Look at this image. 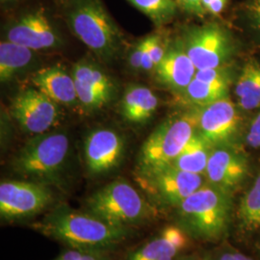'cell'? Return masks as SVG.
Here are the masks:
<instances>
[{
    "label": "cell",
    "instance_id": "6da1fadb",
    "mask_svg": "<svg viewBox=\"0 0 260 260\" xmlns=\"http://www.w3.org/2000/svg\"><path fill=\"white\" fill-rule=\"evenodd\" d=\"M32 228L71 249L109 251L129 237L130 229L108 223L88 211L57 206Z\"/></svg>",
    "mask_w": 260,
    "mask_h": 260
},
{
    "label": "cell",
    "instance_id": "7a4b0ae2",
    "mask_svg": "<svg viewBox=\"0 0 260 260\" xmlns=\"http://www.w3.org/2000/svg\"><path fill=\"white\" fill-rule=\"evenodd\" d=\"M231 214L229 192L212 184L202 186L177 206V215L186 233L204 241H217L223 237Z\"/></svg>",
    "mask_w": 260,
    "mask_h": 260
},
{
    "label": "cell",
    "instance_id": "3957f363",
    "mask_svg": "<svg viewBox=\"0 0 260 260\" xmlns=\"http://www.w3.org/2000/svg\"><path fill=\"white\" fill-rule=\"evenodd\" d=\"M85 210L108 223L130 229L151 221L154 205L124 180H115L89 196Z\"/></svg>",
    "mask_w": 260,
    "mask_h": 260
},
{
    "label": "cell",
    "instance_id": "277c9868",
    "mask_svg": "<svg viewBox=\"0 0 260 260\" xmlns=\"http://www.w3.org/2000/svg\"><path fill=\"white\" fill-rule=\"evenodd\" d=\"M198 113H187L160 124L142 146L138 173L171 165L198 131Z\"/></svg>",
    "mask_w": 260,
    "mask_h": 260
},
{
    "label": "cell",
    "instance_id": "5b68a950",
    "mask_svg": "<svg viewBox=\"0 0 260 260\" xmlns=\"http://www.w3.org/2000/svg\"><path fill=\"white\" fill-rule=\"evenodd\" d=\"M68 19L75 36L96 55L117 52L121 35L100 0H75Z\"/></svg>",
    "mask_w": 260,
    "mask_h": 260
},
{
    "label": "cell",
    "instance_id": "8992f818",
    "mask_svg": "<svg viewBox=\"0 0 260 260\" xmlns=\"http://www.w3.org/2000/svg\"><path fill=\"white\" fill-rule=\"evenodd\" d=\"M69 149L70 141L65 133L39 134L19 150L13 168L23 177L50 180L63 169Z\"/></svg>",
    "mask_w": 260,
    "mask_h": 260
},
{
    "label": "cell",
    "instance_id": "52a82bcc",
    "mask_svg": "<svg viewBox=\"0 0 260 260\" xmlns=\"http://www.w3.org/2000/svg\"><path fill=\"white\" fill-rule=\"evenodd\" d=\"M136 180L152 203L178 206L204 184L203 175L169 165L147 173H137Z\"/></svg>",
    "mask_w": 260,
    "mask_h": 260
},
{
    "label": "cell",
    "instance_id": "ba28073f",
    "mask_svg": "<svg viewBox=\"0 0 260 260\" xmlns=\"http://www.w3.org/2000/svg\"><path fill=\"white\" fill-rule=\"evenodd\" d=\"M52 202L51 190L43 183L9 180L0 184V216L6 221L34 217Z\"/></svg>",
    "mask_w": 260,
    "mask_h": 260
},
{
    "label": "cell",
    "instance_id": "9c48e42d",
    "mask_svg": "<svg viewBox=\"0 0 260 260\" xmlns=\"http://www.w3.org/2000/svg\"><path fill=\"white\" fill-rule=\"evenodd\" d=\"M12 114L23 129L36 135L46 133L58 119L56 103L36 88L28 89L15 98Z\"/></svg>",
    "mask_w": 260,
    "mask_h": 260
},
{
    "label": "cell",
    "instance_id": "30bf717a",
    "mask_svg": "<svg viewBox=\"0 0 260 260\" xmlns=\"http://www.w3.org/2000/svg\"><path fill=\"white\" fill-rule=\"evenodd\" d=\"M184 50L197 70L219 68L229 55V40L221 28L208 24L188 34Z\"/></svg>",
    "mask_w": 260,
    "mask_h": 260
},
{
    "label": "cell",
    "instance_id": "8fae6325",
    "mask_svg": "<svg viewBox=\"0 0 260 260\" xmlns=\"http://www.w3.org/2000/svg\"><path fill=\"white\" fill-rule=\"evenodd\" d=\"M124 151L121 136L110 129L93 131L85 141L84 153L88 171L93 175L107 173L117 167Z\"/></svg>",
    "mask_w": 260,
    "mask_h": 260
},
{
    "label": "cell",
    "instance_id": "7c38bea8",
    "mask_svg": "<svg viewBox=\"0 0 260 260\" xmlns=\"http://www.w3.org/2000/svg\"><path fill=\"white\" fill-rule=\"evenodd\" d=\"M239 123L233 102L226 98L204 106L199 113L198 132L212 147L230 139Z\"/></svg>",
    "mask_w": 260,
    "mask_h": 260
},
{
    "label": "cell",
    "instance_id": "4fadbf2b",
    "mask_svg": "<svg viewBox=\"0 0 260 260\" xmlns=\"http://www.w3.org/2000/svg\"><path fill=\"white\" fill-rule=\"evenodd\" d=\"M7 39L31 50L51 48L58 44L55 30L42 11L21 17L10 27Z\"/></svg>",
    "mask_w": 260,
    "mask_h": 260
},
{
    "label": "cell",
    "instance_id": "5bb4252c",
    "mask_svg": "<svg viewBox=\"0 0 260 260\" xmlns=\"http://www.w3.org/2000/svg\"><path fill=\"white\" fill-rule=\"evenodd\" d=\"M247 171L245 158L230 149H217L211 151L205 176L210 184L229 192L240 184Z\"/></svg>",
    "mask_w": 260,
    "mask_h": 260
},
{
    "label": "cell",
    "instance_id": "9a60e30c",
    "mask_svg": "<svg viewBox=\"0 0 260 260\" xmlns=\"http://www.w3.org/2000/svg\"><path fill=\"white\" fill-rule=\"evenodd\" d=\"M188 245L185 231L176 225H169L155 237L132 251L125 260H174Z\"/></svg>",
    "mask_w": 260,
    "mask_h": 260
},
{
    "label": "cell",
    "instance_id": "2e32d148",
    "mask_svg": "<svg viewBox=\"0 0 260 260\" xmlns=\"http://www.w3.org/2000/svg\"><path fill=\"white\" fill-rule=\"evenodd\" d=\"M36 89L46 94L56 104L69 105L77 100L75 79L59 66L38 71L32 78Z\"/></svg>",
    "mask_w": 260,
    "mask_h": 260
},
{
    "label": "cell",
    "instance_id": "e0dca14e",
    "mask_svg": "<svg viewBox=\"0 0 260 260\" xmlns=\"http://www.w3.org/2000/svg\"><path fill=\"white\" fill-rule=\"evenodd\" d=\"M155 74L162 83L174 89L185 90L195 78L197 68L184 49H170L155 67Z\"/></svg>",
    "mask_w": 260,
    "mask_h": 260
},
{
    "label": "cell",
    "instance_id": "ac0fdd59",
    "mask_svg": "<svg viewBox=\"0 0 260 260\" xmlns=\"http://www.w3.org/2000/svg\"><path fill=\"white\" fill-rule=\"evenodd\" d=\"M157 105V98L150 89L144 86H133L123 95L121 114L127 121L144 122L154 114Z\"/></svg>",
    "mask_w": 260,
    "mask_h": 260
},
{
    "label": "cell",
    "instance_id": "d6986e66",
    "mask_svg": "<svg viewBox=\"0 0 260 260\" xmlns=\"http://www.w3.org/2000/svg\"><path fill=\"white\" fill-rule=\"evenodd\" d=\"M211 146L197 131L171 166L198 175H205Z\"/></svg>",
    "mask_w": 260,
    "mask_h": 260
},
{
    "label": "cell",
    "instance_id": "ffe728a7",
    "mask_svg": "<svg viewBox=\"0 0 260 260\" xmlns=\"http://www.w3.org/2000/svg\"><path fill=\"white\" fill-rule=\"evenodd\" d=\"M239 104L245 110L255 109L260 105V64L251 61L245 66L235 88Z\"/></svg>",
    "mask_w": 260,
    "mask_h": 260
},
{
    "label": "cell",
    "instance_id": "44dd1931",
    "mask_svg": "<svg viewBox=\"0 0 260 260\" xmlns=\"http://www.w3.org/2000/svg\"><path fill=\"white\" fill-rule=\"evenodd\" d=\"M32 59L30 48L4 41L0 44V80L7 82L19 70L25 68Z\"/></svg>",
    "mask_w": 260,
    "mask_h": 260
},
{
    "label": "cell",
    "instance_id": "7402d4cb",
    "mask_svg": "<svg viewBox=\"0 0 260 260\" xmlns=\"http://www.w3.org/2000/svg\"><path fill=\"white\" fill-rule=\"evenodd\" d=\"M73 76L75 85L93 90L110 101L113 93V83L101 69L91 63L80 61L74 67Z\"/></svg>",
    "mask_w": 260,
    "mask_h": 260
},
{
    "label": "cell",
    "instance_id": "603a6c76",
    "mask_svg": "<svg viewBox=\"0 0 260 260\" xmlns=\"http://www.w3.org/2000/svg\"><path fill=\"white\" fill-rule=\"evenodd\" d=\"M238 219L243 231L254 232L260 229V175L242 199L238 209Z\"/></svg>",
    "mask_w": 260,
    "mask_h": 260
},
{
    "label": "cell",
    "instance_id": "cb8c5ba5",
    "mask_svg": "<svg viewBox=\"0 0 260 260\" xmlns=\"http://www.w3.org/2000/svg\"><path fill=\"white\" fill-rule=\"evenodd\" d=\"M135 8L149 17L155 24L161 25L173 19L177 13L175 0H127Z\"/></svg>",
    "mask_w": 260,
    "mask_h": 260
},
{
    "label": "cell",
    "instance_id": "d4e9b609",
    "mask_svg": "<svg viewBox=\"0 0 260 260\" xmlns=\"http://www.w3.org/2000/svg\"><path fill=\"white\" fill-rule=\"evenodd\" d=\"M185 90L187 96L191 102L204 107L223 99L228 88L206 83L194 78Z\"/></svg>",
    "mask_w": 260,
    "mask_h": 260
},
{
    "label": "cell",
    "instance_id": "484cf974",
    "mask_svg": "<svg viewBox=\"0 0 260 260\" xmlns=\"http://www.w3.org/2000/svg\"><path fill=\"white\" fill-rule=\"evenodd\" d=\"M105 251L70 249L54 260H110Z\"/></svg>",
    "mask_w": 260,
    "mask_h": 260
},
{
    "label": "cell",
    "instance_id": "4316f807",
    "mask_svg": "<svg viewBox=\"0 0 260 260\" xmlns=\"http://www.w3.org/2000/svg\"><path fill=\"white\" fill-rule=\"evenodd\" d=\"M196 79L206 83L217 85L228 88V78L223 71L219 68H210L204 70H197Z\"/></svg>",
    "mask_w": 260,
    "mask_h": 260
},
{
    "label": "cell",
    "instance_id": "83f0119b",
    "mask_svg": "<svg viewBox=\"0 0 260 260\" xmlns=\"http://www.w3.org/2000/svg\"><path fill=\"white\" fill-rule=\"evenodd\" d=\"M148 50H149V56L151 61L153 62L154 67L162 61L163 57L166 54V51L162 46V41L158 37L157 35H152L145 39Z\"/></svg>",
    "mask_w": 260,
    "mask_h": 260
},
{
    "label": "cell",
    "instance_id": "f1b7e54d",
    "mask_svg": "<svg viewBox=\"0 0 260 260\" xmlns=\"http://www.w3.org/2000/svg\"><path fill=\"white\" fill-rule=\"evenodd\" d=\"M177 5L189 14L203 17L205 10L203 7L202 0H177Z\"/></svg>",
    "mask_w": 260,
    "mask_h": 260
},
{
    "label": "cell",
    "instance_id": "f546056e",
    "mask_svg": "<svg viewBox=\"0 0 260 260\" xmlns=\"http://www.w3.org/2000/svg\"><path fill=\"white\" fill-rule=\"evenodd\" d=\"M247 142L252 148H260V113L251 123L247 136Z\"/></svg>",
    "mask_w": 260,
    "mask_h": 260
},
{
    "label": "cell",
    "instance_id": "4dcf8cb0",
    "mask_svg": "<svg viewBox=\"0 0 260 260\" xmlns=\"http://www.w3.org/2000/svg\"><path fill=\"white\" fill-rule=\"evenodd\" d=\"M202 4L205 12H209L213 15H219L223 12L225 6V0H202Z\"/></svg>",
    "mask_w": 260,
    "mask_h": 260
},
{
    "label": "cell",
    "instance_id": "1f68e13d",
    "mask_svg": "<svg viewBox=\"0 0 260 260\" xmlns=\"http://www.w3.org/2000/svg\"><path fill=\"white\" fill-rule=\"evenodd\" d=\"M142 56H143V45L141 41L130 54L129 62L132 68L136 70L142 69Z\"/></svg>",
    "mask_w": 260,
    "mask_h": 260
},
{
    "label": "cell",
    "instance_id": "d6a6232c",
    "mask_svg": "<svg viewBox=\"0 0 260 260\" xmlns=\"http://www.w3.org/2000/svg\"><path fill=\"white\" fill-rule=\"evenodd\" d=\"M250 10L260 26V0H251Z\"/></svg>",
    "mask_w": 260,
    "mask_h": 260
},
{
    "label": "cell",
    "instance_id": "836d02e7",
    "mask_svg": "<svg viewBox=\"0 0 260 260\" xmlns=\"http://www.w3.org/2000/svg\"><path fill=\"white\" fill-rule=\"evenodd\" d=\"M219 260H252L250 257L239 253V252H233V253H224Z\"/></svg>",
    "mask_w": 260,
    "mask_h": 260
},
{
    "label": "cell",
    "instance_id": "e575fe53",
    "mask_svg": "<svg viewBox=\"0 0 260 260\" xmlns=\"http://www.w3.org/2000/svg\"><path fill=\"white\" fill-rule=\"evenodd\" d=\"M2 1H10V0H2Z\"/></svg>",
    "mask_w": 260,
    "mask_h": 260
},
{
    "label": "cell",
    "instance_id": "d590c367",
    "mask_svg": "<svg viewBox=\"0 0 260 260\" xmlns=\"http://www.w3.org/2000/svg\"><path fill=\"white\" fill-rule=\"evenodd\" d=\"M204 260H208V259H207V258H205V259H204Z\"/></svg>",
    "mask_w": 260,
    "mask_h": 260
}]
</instances>
